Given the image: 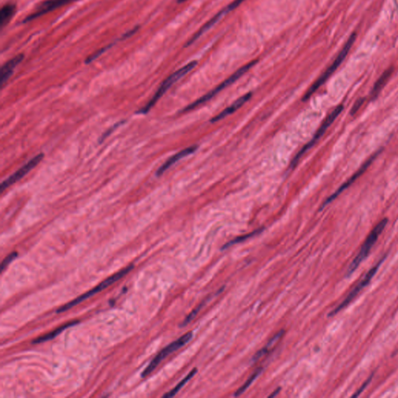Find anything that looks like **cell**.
<instances>
[{
  "label": "cell",
  "instance_id": "5",
  "mask_svg": "<svg viewBox=\"0 0 398 398\" xmlns=\"http://www.w3.org/2000/svg\"><path fill=\"white\" fill-rule=\"evenodd\" d=\"M132 269L133 266H128V267L124 268L122 270L117 272L116 274L113 275L111 277L108 278V279L103 281L101 284L98 285L97 287L94 288V289H91V290L86 292L84 294L81 295L79 297L76 298V299H73V300L71 301V302H68V303H66L64 306H61L59 309H57V313L65 312V311H68V309H71V308L73 307V306L79 304L80 302L86 300V299H87L88 298L91 297V296L97 294L98 292H101V291L108 288V286L114 284V282H116L117 281L124 277V276L128 274V272Z\"/></svg>",
  "mask_w": 398,
  "mask_h": 398
},
{
  "label": "cell",
  "instance_id": "13",
  "mask_svg": "<svg viewBox=\"0 0 398 398\" xmlns=\"http://www.w3.org/2000/svg\"><path fill=\"white\" fill-rule=\"evenodd\" d=\"M251 96H252L251 93H248V94H245L244 96L239 98V99H237L234 104H231L230 107L226 108L222 112L217 114L216 116L214 117V118L211 120V122H217V121H220V120L224 119L226 117L229 116L230 114L235 112L239 108H241L244 104H246V103L250 99Z\"/></svg>",
  "mask_w": 398,
  "mask_h": 398
},
{
  "label": "cell",
  "instance_id": "11",
  "mask_svg": "<svg viewBox=\"0 0 398 398\" xmlns=\"http://www.w3.org/2000/svg\"><path fill=\"white\" fill-rule=\"evenodd\" d=\"M244 0H234V2L232 4H230V5L227 6L226 8H224L222 11L218 13V14L215 16L212 20H209L207 24H205L200 30H198V32L190 39V40L187 43V46H191V45L193 44L195 42V40H198L205 31L208 30V29L210 28L211 27L214 25L215 23L218 21V20H220L223 17L226 15V14H229V13L231 12L232 10H235L237 7L240 5V4H242L244 2Z\"/></svg>",
  "mask_w": 398,
  "mask_h": 398
},
{
  "label": "cell",
  "instance_id": "1",
  "mask_svg": "<svg viewBox=\"0 0 398 398\" xmlns=\"http://www.w3.org/2000/svg\"><path fill=\"white\" fill-rule=\"evenodd\" d=\"M196 61L189 62L186 66L181 68L180 69H178V71L173 72V74L170 75L169 77L166 78V79L163 81V83L160 85V87L157 90V91H156L153 98L149 101L148 104H146L144 108L140 109L137 113L142 114H147V113L151 110V108L154 106L155 104H156V102L163 96V94H164L166 91H168V90L174 84L175 82H178L179 79H182L183 76L188 74V72H191V71L196 66Z\"/></svg>",
  "mask_w": 398,
  "mask_h": 398
},
{
  "label": "cell",
  "instance_id": "14",
  "mask_svg": "<svg viewBox=\"0 0 398 398\" xmlns=\"http://www.w3.org/2000/svg\"><path fill=\"white\" fill-rule=\"evenodd\" d=\"M197 149H198V146H190V147H188V148L182 150V151H180L179 153L175 154L174 156L170 157V158L169 159V160H167L166 163H163V164L160 166V168L158 169V170H157V172H156V176H161V175L163 174V173H164V172L166 171L167 169L170 168L172 165L174 164V163H176L178 160H180L181 159L184 158V157H185V156L195 153V152L196 151Z\"/></svg>",
  "mask_w": 398,
  "mask_h": 398
},
{
  "label": "cell",
  "instance_id": "29",
  "mask_svg": "<svg viewBox=\"0 0 398 398\" xmlns=\"http://www.w3.org/2000/svg\"><path fill=\"white\" fill-rule=\"evenodd\" d=\"M188 0H178V3H184L186 2Z\"/></svg>",
  "mask_w": 398,
  "mask_h": 398
},
{
  "label": "cell",
  "instance_id": "10",
  "mask_svg": "<svg viewBox=\"0 0 398 398\" xmlns=\"http://www.w3.org/2000/svg\"><path fill=\"white\" fill-rule=\"evenodd\" d=\"M43 158H44V154H43V153H40V154L37 155V156H34V158L31 159L30 161L27 162L26 164H24L21 168L19 169L17 172L14 173V174L9 176V178H7V180L4 181V182L1 184V186H0L1 192H4L7 188H9V187L14 185V183L18 182L20 179H22V178H24L25 175H27L30 170H33V169L42 160Z\"/></svg>",
  "mask_w": 398,
  "mask_h": 398
},
{
  "label": "cell",
  "instance_id": "2",
  "mask_svg": "<svg viewBox=\"0 0 398 398\" xmlns=\"http://www.w3.org/2000/svg\"><path fill=\"white\" fill-rule=\"evenodd\" d=\"M356 34H355V33L350 36L349 38L347 40V42L345 43L344 47L341 49V52H340L338 56H337L336 59H335L332 64L328 67V69L320 76L319 79H317L316 82H314V84H313L312 86H311V88L308 90L307 92L306 93L304 97L302 98V101H307L308 99H309L313 94L316 92V91L324 84V82H326V81L329 79L330 76L336 71V69L339 67L340 65L342 63L343 61L346 58L347 55H348V52H349L353 43H354L355 40H356Z\"/></svg>",
  "mask_w": 398,
  "mask_h": 398
},
{
  "label": "cell",
  "instance_id": "18",
  "mask_svg": "<svg viewBox=\"0 0 398 398\" xmlns=\"http://www.w3.org/2000/svg\"><path fill=\"white\" fill-rule=\"evenodd\" d=\"M15 11L16 7L14 4H7L3 7L0 14V24L2 27H4L10 22V20L15 14Z\"/></svg>",
  "mask_w": 398,
  "mask_h": 398
},
{
  "label": "cell",
  "instance_id": "19",
  "mask_svg": "<svg viewBox=\"0 0 398 398\" xmlns=\"http://www.w3.org/2000/svg\"><path fill=\"white\" fill-rule=\"evenodd\" d=\"M263 230H264L263 228L258 229V230H256L254 232L250 233V234H246V235L236 237L234 240H230L228 243L224 244V245L223 246L222 250H226V249L232 247V246L236 245V244L244 242L245 240H248V239L251 238V237H254V236L257 235V234H259L260 233L262 232Z\"/></svg>",
  "mask_w": 398,
  "mask_h": 398
},
{
  "label": "cell",
  "instance_id": "21",
  "mask_svg": "<svg viewBox=\"0 0 398 398\" xmlns=\"http://www.w3.org/2000/svg\"><path fill=\"white\" fill-rule=\"evenodd\" d=\"M197 371H198L197 369H194V370H192V372H190L189 374H188L183 380H182L180 383H178V384L175 386L173 390H170V391H169L168 393L163 395V397H172V396L176 395V393H178V391H179V390H180L181 389H182V387H183V386H185V385L186 384V383H188V382L189 381V380H190L195 374H196Z\"/></svg>",
  "mask_w": 398,
  "mask_h": 398
},
{
  "label": "cell",
  "instance_id": "25",
  "mask_svg": "<svg viewBox=\"0 0 398 398\" xmlns=\"http://www.w3.org/2000/svg\"><path fill=\"white\" fill-rule=\"evenodd\" d=\"M123 123H124V121H121V122L117 123V124H114V126L111 127V128L108 130V131H107L106 132H104V134H103V136H101V138L100 139V143H102L104 140H105V139L108 138V136H109L110 135H111V133L114 131V130L116 129L118 127H119L120 125H121Z\"/></svg>",
  "mask_w": 398,
  "mask_h": 398
},
{
  "label": "cell",
  "instance_id": "27",
  "mask_svg": "<svg viewBox=\"0 0 398 398\" xmlns=\"http://www.w3.org/2000/svg\"><path fill=\"white\" fill-rule=\"evenodd\" d=\"M373 374H372L371 376H370V377H369V378L367 379V380H366V381L364 383H363V386H362L361 387H360V388L358 390H357V392H356V393H355L354 395H353L352 396L353 397H356V396H358L359 395H360V393H362V391H363V390H364L365 388H366V386H367V385H368L369 383H370V382H371L372 378H373Z\"/></svg>",
  "mask_w": 398,
  "mask_h": 398
},
{
  "label": "cell",
  "instance_id": "4",
  "mask_svg": "<svg viewBox=\"0 0 398 398\" xmlns=\"http://www.w3.org/2000/svg\"><path fill=\"white\" fill-rule=\"evenodd\" d=\"M256 62H257V61H253V62H250V63L246 65V66H243L242 68H240L237 72H234L232 76H230L228 79L224 81L220 85H218L215 89L212 90V91L208 92V94H205V95H204L202 98L197 100L196 101L192 103L190 105H188L187 108H185V109L182 111V112H188V111H192V110L195 109V108H198V107L201 106L202 104H205L207 101H210V100L212 99V98H214L216 94L224 91V89L228 87L230 85L233 84L237 79H240L243 75L245 74L246 72H247L250 68L254 66Z\"/></svg>",
  "mask_w": 398,
  "mask_h": 398
},
{
  "label": "cell",
  "instance_id": "7",
  "mask_svg": "<svg viewBox=\"0 0 398 398\" xmlns=\"http://www.w3.org/2000/svg\"><path fill=\"white\" fill-rule=\"evenodd\" d=\"M344 109V106L343 105H338V107L334 108V111L331 113V114L325 118L324 120V122L322 123L321 124V126L320 127L319 129L317 131L316 134L314 135V137H313L312 140L306 145V146L300 150V151L298 153V154L295 156V158L293 159L292 160V163H291V166H296L297 164L298 161L300 160L301 157H302L303 155L306 153V151L309 150V149L312 148L313 146H314V144L317 143V142L319 140V139L321 138V136L325 133V131H327L328 128L331 126V124H333L335 119L339 116V114H341V111H343Z\"/></svg>",
  "mask_w": 398,
  "mask_h": 398
},
{
  "label": "cell",
  "instance_id": "22",
  "mask_svg": "<svg viewBox=\"0 0 398 398\" xmlns=\"http://www.w3.org/2000/svg\"><path fill=\"white\" fill-rule=\"evenodd\" d=\"M391 72V69L386 71V72L382 75L381 77L378 79V81L376 82V84H375L374 87H373V93H372V96H373V97H374V98L377 97L379 93H380V90L383 87L386 81H387V79L390 77Z\"/></svg>",
  "mask_w": 398,
  "mask_h": 398
},
{
  "label": "cell",
  "instance_id": "6",
  "mask_svg": "<svg viewBox=\"0 0 398 398\" xmlns=\"http://www.w3.org/2000/svg\"><path fill=\"white\" fill-rule=\"evenodd\" d=\"M192 337H193L192 332L186 333V334L182 335L181 338H178V340L173 341L171 344H169L168 346H166V348H163V349L162 350L153 360H152L150 365L146 367V370L143 372L142 376L145 377V376H148L149 374H150L164 359H166L167 356H170L171 353L174 352L175 351H176V350L184 346L185 344H186L188 341L192 339Z\"/></svg>",
  "mask_w": 398,
  "mask_h": 398
},
{
  "label": "cell",
  "instance_id": "17",
  "mask_svg": "<svg viewBox=\"0 0 398 398\" xmlns=\"http://www.w3.org/2000/svg\"><path fill=\"white\" fill-rule=\"evenodd\" d=\"M284 333V330H282V331H279L278 334H276V335L269 341V343H268L266 347L261 348L260 351H257V352L254 355L252 359V361L257 362V360H260V358H262L263 356L269 351V350L270 349V348H272V347L273 346L282 336H283Z\"/></svg>",
  "mask_w": 398,
  "mask_h": 398
},
{
  "label": "cell",
  "instance_id": "16",
  "mask_svg": "<svg viewBox=\"0 0 398 398\" xmlns=\"http://www.w3.org/2000/svg\"><path fill=\"white\" fill-rule=\"evenodd\" d=\"M78 322H79V321H72V322L67 323V324L59 327V328L55 330V331H52V332L49 333V334H45L43 336H40L39 337V338H36V339L33 341L32 343L33 344H40V343L46 342V341H49V340L53 339V338L57 337V335H59V334H61L62 331H64L65 329L69 328V327L73 326L75 324H77Z\"/></svg>",
  "mask_w": 398,
  "mask_h": 398
},
{
  "label": "cell",
  "instance_id": "23",
  "mask_svg": "<svg viewBox=\"0 0 398 398\" xmlns=\"http://www.w3.org/2000/svg\"><path fill=\"white\" fill-rule=\"evenodd\" d=\"M204 304H205V302H202V303H201L199 306H197L195 309H194L193 311L190 313V314L187 316V318H185V321L182 323V324H181L180 326L185 327L186 325H188V324H190V322H192V321L195 319V318H196L197 314H198V312L201 311V309H202V307L203 306Z\"/></svg>",
  "mask_w": 398,
  "mask_h": 398
},
{
  "label": "cell",
  "instance_id": "9",
  "mask_svg": "<svg viewBox=\"0 0 398 398\" xmlns=\"http://www.w3.org/2000/svg\"><path fill=\"white\" fill-rule=\"evenodd\" d=\"M380 152H381V150L376 152V153H375L374 155H373V156H372L370 158H369L368 160H366V163H365L364 164L362 165L361 167H360V168L359 169V170H357V171H356V173H355L354 174H353L352 176H351L346 182H344V183L343 184V185H341L339 188H338V190H336V192H334V194H332V195H331V196H330L329 198H328V199H327V200L325 201L324 203H323V205H321V209H323L324 207L327 206V205H329L330 203H331L333 201L335 200V199H336V198H338V197L339 196V195H341L343 192H344V191L346 190L347 188H349V187L351 186V185H352V184L354 183V182H356V181L359 178H360V176H361L362 175L365 173V171L367 170V168H368L369 166L371 165V163L374 161L375 159L377 157V156L380 154Z\"/></svg>",
  "mask_w": 398,
  "mask_h": 398
},
{
  "label": "cell",
  "instance_id": "8",
  "mask_svg": "<svg viewBox=\"0 0 398 398\" xmlns=\"http://www.w3.org/2000/svg\"><path fill=\"white\" fill-rule=\"evenodd\" d=\"M385 257H386L384 256V257H383V258H382L381 260H380V261H379V262L374 266V267L372 268V269L369 271L368 273L366 275L364 279H363V280H362L361 282H360V283H359V284L357 285V286H356L354 289H353V290L350 292L349 294L348 295V296H347V297L344 299V300L341 303H340V304L338 305V306H337V307L335 308L334 311H331V312L328 314V316H334V315L338 314V313L340 312L341 309L346 307V306L349 304L350 302H351V301H352L353 299H354L357 296V295H358L359 293H360V292H361V291L363 290V289H364V288L366 287V286H367L369 283H370V280H371L372 278L375 276L376 272L378 271L379 268H380V266H381L382 263H383V260H384Z\"/></svg>",
  "mask_w": 398,
  "mask_h": 398
},
{
  "label": "cell",
  "instance_id": "3",
  "mask_svg": "<svg viewBox=\"0 0 398 398\" xmlns=\"http://www.w3.org/2000/svg\"><path fill=\"white\" fill-rule=\"evenodd\" d=\"M387 223H388V219L387 218H383L373 229L366 240H365L364 244L362 246L360 252L357 254L356 258L353 260L349 267H348L347 276H351L353 272L357 269L359 266L363 262V260L369 255L372 247L374 245L375 243L376 242V240H378V237H380V234L383 232Z\"/></svg>",
  "mask_w": 398,
  "mask_h": 398
},
{
  "label": "cell",
  "instance_id": "15",
  "mask_svg": "<svg viewBox=\"0 0 398 398\" xmlns=\"http://www.w3.org/2000/svg\"><path fill=\"white\" fill-rule=\"evenodd\" d=\"M24 55L20 54L18 56L14 57V59L9 61L3 66L1 69V85L4 86L6 84V82L10 79L11 75L13 74L14 69L17 67V65L20 64V62H22L24 59Z\"/></svg>",
  "mask_w": 398,
  "mask_h": 398
},
{
  "label": "cell",
  "instance_id": "26",
  "mask_svg": "<svg viewBox=\"0 0 398 398\" xmlns=\"http://www.w3.org/2000/svg\"><path fill=\"white\" fill-rule=\"evenodd\" d=\"M364 101H365L364 98H360V100H358V101H356V102L355 103L354 105H353L352 108H351V115H354L355 114H356V113H357V111H358L360 109V108H361V106L362 105H363V103H364Z\"/></svg>",
  "mask_w": 398,
  "mask_h": 398
},
{
  "label": "cell",
  "instance_id": "20",
  "mask_svg": "<svg viewBox=\"0 0 398 398\" xmlns=\"http://www.w3.org/2000/svg\"><path fill=\"white\" fill-rule=\"evenodd\" d=\"M262 371V367H260V368L257 369V370H256L255 371H254V373L251 374V376L249 377L248 380H247V381H246L245 383L243 384V386H241V387H240V388H239L238 390L235 392V393H234V396H240V395L242 394V393H244V392H245L246 390L249 388V386L252 384L253 382H254V380L257 379V376H258Z\"/></svg>",
  "mask_w": 398,
  "mask_h": 398
},
{
  "label": "cell",
  "instance_id": "12",
  "mask_svg": "<svg viewBox=\"0 0 398 398\" xmlns=\"http://www.w3.org/2000/svg\"><path fill=\"white\" fill-rule=\"evenodd\" d=\"M72 1V0H48V1H46V2L42 3L40 5H39L37 7V10L30 15H29L24 20V22L25 23L27 22V21L34 20V19L44 15L47 13L51 12L52 10H55L56 9L62 7V6L66 5V4H69Z\"/></svg>",
  "mask_w": 398,
  "mask_h": 398
},
{
  "label": "cell",
  "instance_id": "28",
  "mask_svg": "<svg viewBox=\"0 0 398 398\" xmlns=\"http://www.w3.org/2000/svg\"><path fill=\"white\" fill-rule=\"evenodd\" d=\"M280 390L281 388L280 387H279V388H278L277 390H275V391L273 392V393H272V394L269 395V397H274V396H276V395L279 394Z\"/></svg>",
  "mask_w": 398,
  "mask_h": 398
},
{
  "label": "cell",
  "instance_id": "24",
  "mask_svg": "<svg viewBox=\"0 0 398 398\" xmlns=\"http://www.w3.org/2000/svg\"><path fill=\"white\" fill-rule=\"evenodd\" d=\"M17 255H18V254H17V252L11 253V254H9V255L3 260L2 264H1V270H2V272H4V269H5L10 263L12 262L14 259L17 258Z\"/></svg>",
  "mask_w": 398,
  "mask_h": 398
}]
</instances>
